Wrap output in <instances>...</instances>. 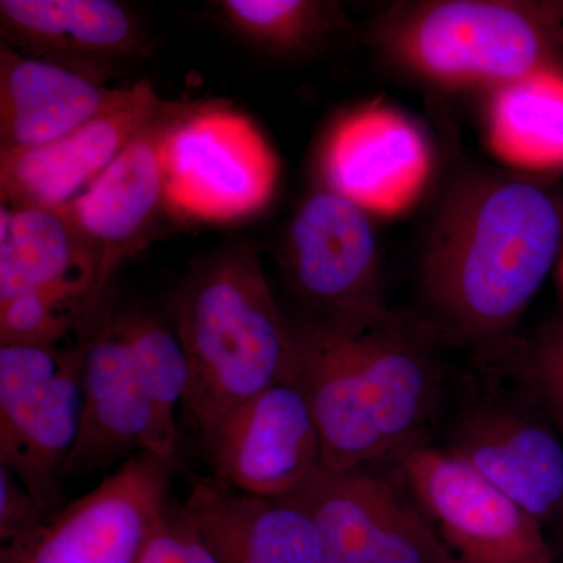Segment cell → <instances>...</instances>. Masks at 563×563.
<instances>
[{
  "label": "cell",
  "mask_w": 563,
  "mask_h": 563,
  "mask_svg": "<svg viewBox=\"0 0 563 563\" xmlns=\"http://www.w3.org/2000/svg\"><path fill=\"white\" fill-rule=\"evenodd\" d=\"M47 517L21 481L0 466V542L9 543Z\"/></svg>",
  "instance_id": "cell-27"
},
{
  "label": "cell",
  "mask_w": 563,
  "mask_h": 563,
  "mask_svg": "<svg viewBox=\"0 0 563 563\" xmlns=\"http://www.w3.org/2000/svg\"><path fill=\"white\" fill-rule=\"evenodd\" d=\"M73 280H90L98 263L66 211L35 206L0 210V302Z\"/></svg>",
  "instance_id": "cell-20"
},
{
  "label": "cell",
  "mask_w": 563,
  "mask_h": 563,
  "mask_svg": "<svg viewBox=\"0 0 563 563\" xmlns=\"http://www.w3.org/2000/svg\"><path fill=\"white\" fill-rule=\"evenodd\" d=\"M155 418L163 455L176 462L179 428L176 410L190 385V363L174 325L143 306H111Z\"/></svg>",
  "instance_id": "cell-22"
},
{
  "label": "cell",
  "mask_w": 563,
  "mask_h": 563,
  "mask_svg": "<svg viewBox=\"0 0 563 563\" xmlns=\"http://www.w3.org/2000/svg\"><path fill=\"white\" fill-rule=\"evenodd\" d=\"M563 213L533 181L477 176L443 202L421 257V292L448 339L487 344L517 324L558 261Z\"/></svg>",
  "instance_id": "cell-1"
},
{
  "label": "cell",
  "mask_w": 563,
  "mask_h": 563,
  "mask_svg": "<svg viewBox=\"0 0 563 563\" xmlns=\"http://www.w3.org/2000/svg\"><path fill=\"white\" fill-rule=\"evenodd\" d=\"M377 41L399 69L433 87L492 92L558 65L563 29L554 2L433 0L393 10Z\"/></svg>",
  "instance_id": "cell-3"
},
{
  "label": "cell",
  "mask_w": 563,
  "mask_h": 563,
  "mask_svg": "<svg viewBox=\"0 0 563 563\" xmlns=\"http://www.w3.org/2000/svg\"><path fill=\"white\" fill-rule=\"evenodd\" d=\"M176 462L139 453L0 548V563H140L173 503Z\"/></svg>",
  "instance_id": "cell-6"
},
{
  "label": "cell",
  "mask_w": 563,
  "mask_h": 563,
  "mask_svg": "<svg viewBox=\"0 0 563 563\" xmlns=\"http://www.w3.org/2000/svg\"><path fill=\"white\" fill-rule=\"evenodd\" d=\"M132 88L133 84L110 87L90 69L2 46V151L27 150L62 139L120 106Z\"/></svg>",
  "instance_id": "cell-17"
},
{
  "label": "cell",
  "mask_w": 563,
  "mask_h": 563,
  "mask_svg": "<svg viewBox=\"0 0 563 563\" xmlns=\"http://www.w3.org/2000/svg\"><path fill=\"white\" fill-rule=\"evenodd\" d=\"M485 136L498 161L529 173L563 169V69L544 66L490 92Z\"/></svg>",
  "instance_id": "cell-21"
},
{
  "label": "cell",
  "mask_w": 563,
  "mask_h": 563,
  "mask_svg": "<svg viewBox=\"0 0 563 563\" xmlns=\"http://www.w3.org/2000/svg\"><path fill=\"white\" fill-rule=\"evenodd\" d=\"M84 343L0 346V466L40 509L63 503L62 479L79 437Z\"/></svg>",
  "instance_id": "cell-5"
},
{
  "label": "cell",
  "mask_w": 563,
  "mask_h": 563,
  "mask_svg": "<svg viewBox=\"0 0 563 563\" xmlns=\"http://www.w3.org/2000/svg\"><path fill=\"white\" fill-rule=\"evenodd\" d=\"M562 521H563V515H562Z\"/></svg>",
  "instance_id": "cell-30"
},
{
  "label": "cell",
  "mask_w": 563,
  "mask_h": 563,
  "mask_svg": "<svg viewBox=\"0 0 563 563\" xmlns=\"http://www.w3.org/2000/svg\"><path fill=\"white\" fill-rule=\"evenodd\" d=\"M79 339L84 399L79 437L65 476L109 472L143 451L165 457L157 418L107 299L80 329Z\"/></svg>",
  "instance_id": "cell-12"
},
{
  "label": "cell",
  "mask_w": 563,
  "mask_h": 563,
  "mask_svg": "<svg viewBox=\"0 0 563 563\" xmlns=\"http://www.w3.org/2000/svg\"><path fill=\"white\" fill-rule=\"evenodd\" d=\"M180 506L218 563H324L312 517L291 498H263L207 477L191 484Z\"/></svg>",
  "instance_id": "cell-18"
},
{
  "label": "cell",
  "mask_w": 563,
  "mask_h": 563,
  "mask_svg": "<svg viewBox=\"0 0 563 563\" xmlns=\"http://www.w3.org/2000/svg\"><path fill=\"white\" fill-rule=\"evenodd\" d=\"M391 459L455 563H559L543 525L446 448L420 442Z\"/></svg>",
  "instance_id": "cell-7"
},
{
  "label": "cell",
  "mask_w": 563,
  "mask_h": 563,
  "mask_svg": "<svg viewBox=\"0 0 563 563\" xmlns=\"http://www.w3.org/2000/svg\"><path fill=\"white\" fill-rule=\"evenodd\" d=\"M168 213L225 224L269 206L279 184L276 151L254 121L221 102L173 103L162 136Z\"/></svg>",
  "instance_id": "cell-4"
},
{
  "label": "cell",
  "mask_w": 563,
  "mask_h": 563,
  "mask_svg": "<svg viewBox=\"0 0 563 563\" xmlns=\"http://www.w3.org/2000/svg\"><path fill=\"white\" fill-rule=\"evenodd\" d=\"M561 284H562V288H563V254H562V258H561Z\"/></svg>",
  "instance_id": "cell-29"
},
{
  "label": "cell",
  "mask_w": 563,
  "mask_h": 563,
  "mask_svg": "<svg viewBox=\"0 0 563 563\" xmlns=\"http://www.w3.org/2000/svg\"><path fill=\"white\" fill-rule=\"evenodd\" d=\"M554 3H555V10H558L559 21H561L562 29H563V2H554Z\"/></svg>",
  "instance_id": "cell-28"
},
{
  "label": "cell",
  "mask_w": 563,
  "mask_h": 563,
  "mask_svg": "<svg viewBox=\"0 0 563 563\" xmlns=\"http://www.w3.org/2000/svg\"><path fill=\"white\" fill-rule=\"evenodd\" d=\"M529 384L563 432V324L544 333L526 361Z\"/></svg>",
  "instance_id": "cell-26"
},
{
  "label": "cell",
  "mask_w": 563,
  "mask_h": 563,
  "mask_svg": "<svg viewBox=\"0 0 563 563\" xmlns=\"http://www.w3.org/2000/svg\"><path fill=\"white\" fill-rule=\"evenodd\" d=\"M292 324L290 372L312 402L324 466L339 473L385 459L363 374L355 325L299 318Z\"/></svg>",
  "instance_id": "cell-15"
},
{
  "label": "cell",
  "mask_w": 563,
  "mask_h": 563,
  "mask_svg": "<svg viewBox=\"0 0 563 563\" xmlns=\"http://www.w3.org/2000/svg\"><path fill=\"white\" fill-rule=\"evenodd\" d=\"M372 214L328 188L303 199L290 222L285 274L309 314L358 325L393 313L380 291V257Z\"/></svg>",
  "instance_id": "cell-8"
},
{
  "label": "cell",
  "mask_w": 563,
  "mask_h": 563,
  "mask_svg": "<svg viewBox=\"0 0 563 563\" xmlns=\"http://www.w3.org/2000/svg\"><path fill=\"white\" fill-rule=\"evenodd\" d=\"M173 103L131 141L66 214L98 263V301L106 302L118 268L143 250L166 206L162 136Z\"/></svg>",
  "instance_id": "cell-14"
},
{
  "label": "cell",
  "mask_w": 563,
  "mask_h": 563,
  "mask_svg": "<svg viewBox=\"0 0 563 563\" xmlns=\"http://www.w3.org/2000/svg\"><path fill=\"white\" fill-rule=\"evenodd\" d=\"M140 563H218L179 503L169 504Z\"/></svg>",
  "instance_id": "cell-25"
},
{
  "label": "cell",
  "mask_w": 563,
  "mask_h": 563,
  "mask_svg": "<svg viewBox=\"0 0 563 563\" xmlns=\"http://www.w3.org/2000/svg\"><path fill=\"white\" fill-rule=\"evenodd\" d=\"M202 448L214 479L263 498L295 495L325 470L312 402L291 372L236 407Z\"/></svg>",
  "instance_id": "cell-10"
},
{
  "label": "cell",
  "mask_w": 563,
  "mask_h": 563,
  "mask_svg": "<svg viewBox=\"0 0 563 563\" xmlns=\"http://www.w3.org/2000/svg\"><path fill=\"white\" fill-rule=\"evenodd\" d=\"M166 102L147 80L129 98L62 139L0 154V191L7 206L65 209L95 184Z\"/></svg>",
  "instance_id": "cell-13"
},
{
  "label": "cell",
  "mask_w": 563,
  "mask_h": 563,
  "mask_svg": "<svg viewBox=\"0 0 563 563\" xmlns=\"http://www.w3.org/2000/svg\"><path fill=\"white\" fill-rule=\"evenodd\" d=\"M98 310L90 280L24 292L0 302V344L57 346L70 332H79Z\"/></svg>",
  "instance_id": "cell-24"
},
{
  "label": "cell",
  "mask_w": 563,
  "mask_h": 563,
  "mask_svg": "<svg viewBox=\"0 0 563 563\" xmlns=\"http://www.w3.org/2000/svg\"><path fill=\"white\" fill-rule=\"evenodd\" d=\"M222 16L244 40L273 54H306L335 25L332 3L314 0H222Z\"/></svg>",
  "instance_id": "cell-23"
},
{
  "label": "cell",
  "mask_w": 563,
  "mask_h": 563,
  "mask_svg": "<svg viewBox=\"0 0 563 563\" xmlns=\"http://www.w3.org/2000/svg\"><path fill=\"white\" fill-rule=\"evenodd\" d=\"M0 29L7 43L36 57L110 60L143 54V24L113 0H2Z\"/></svg>",
  "instance_id": "cell-19"
},
{
  "label": "cell",
  "mask_w": 563,
  "mask_h": 563,
  "mask_svg": "<svg viewBox=\"0 0 563 563\" xmlns=\"http://www.w3.org/2000/svg\"><path fill=\"white\" fill-rule=\"evenodd\" d=\"M431 144L409 117L384 102L347 111L321 150L324 188L372 217L413 209L431 180Z\"/></svg>",
  "instance_id": "cell-11"
},
{
  "label": "cell",
  "mask_w": 563,
  "mask_h": 563,
  "mask_svg": "<svg viewBox=\"0 0 563 563\" xmlns=\"http://www.w3.org/2000/svg\"><path fill=\"white\" fill-rule=\"evenodd\" d=\"M312 517L324 563H455L398 477L322 470L287 496Z\"/></svg>",
  "instance_id": "cell-9"
},
{
  "label": "cell",
  "mask_w": 563,
  "mask_h": 563,
  "mask_svg": "<svg viewBox=\"0 0 563 563\" xmlns=\"http://www.w3.org/2000/svg\"><path fill=\"white\" fill-rule=\"evenodd\" d=\"M450 453L533 515H563V440L550 426L498 402L466 407L451 422Z\"/></svg>",
  "instance_id": "cell-16"
},
{
  "label": "cell",
  "mask_w": 563,
  "mask_h": 563,
  "mask_svg": "<svg viewBox=\"0 0 563 563\" xmlns=\"http://www.w3.org/2000/svg\"><path fill=\"white\" fill-rule=\"evenodd\" d=\"M173 325L190 363L184 409L201 443L290 372L292 324L250 246L225 247L180 285Z\"/></svg>",
  "instance_id": "cell-2"
}]
</instances>
